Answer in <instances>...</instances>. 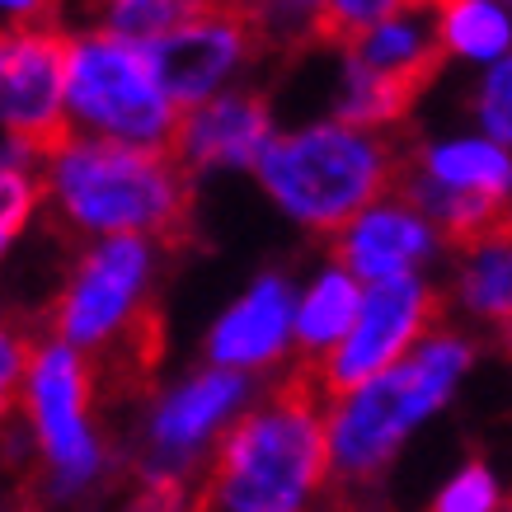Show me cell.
<instances>
[{
	"label": "cell",
	"instance_id": "1",
	"mask_svg": "<svg viewBox=\"0 0 512 512\" xmlns=\"http://www.w3.org/2000/svg\"><path fill=\"white\" fill-rule=\"evenodd\" d=\"M334 414L315 367L296 362L259 409L217 437L188 512H306L329 480Z\"/></svg>",
	"mask_w": 512,
	"mask_h": 512
},
{
	"label": "cell",
	"instance_id": "2",
	"mask_svg": "<svg viewBox=\"0 0 512 512\" xmlns=\"http://www.w3.org/2000/svg\"><path fill=\"white\" fill-rule=\"evenodd\" d=\"M419 165V137L404 123L348 127L334 118L296 137H273L259 160V179L292 217L339 235L357 217L376 212L372 202L400 207Z\"/></svg>",
	"mask_w": 512,
	"mask_h": 512
},
{
	"label": "cell",
	"instance_id": "20",
	"mask_svg": "<svg viewBox=\"0 0 512 512\" xmlns=\"http://www.w3.org/2000/svg\"><path fill=\"white\" fill-rule=\"evenodd\" d=\"M33 202H38V179L19 165H0V254L19 235V226L29 221Z\"/></svg>",
	"mask_w": 512,
	"mask_h": 512
},
{
	"label": "cell",
	"instance_id": "5",
	"mask_svg": "<svg viewBox=\"0 0 512 512\" xmlns=\"http://www.w3.org/2000/svg\"><path fill=\"white\" fill-rule=\"evenodd\" d=\"M15 24L5 33V76H0V118L15 137V165L24 160H57L80 141L71 109H66V80H71V47L76 38L62 33L57 10H24L15 5Z\"/></svg>",
	"mask_w": 512,
	"mask_h": 512
},
{
	"label": "cell",
	"instance_id": "19",
	"mask_svg": "<svg viewBox=\"0 0 512 512\" xmlns=\"http://www.w3.org/2000/svg\"><path fill=\"white\" fill-rule=\"evenodd\" d=\"M442 43L447 52L466 57H494L512 43V24L498 5H475V0H447L442 5Z\"/></svg>",
	"mask_w": 512,
	"mask_h": 512
},
{
	"label": "cell",
	"instance_id": "24",
	"mask_svg": "<svg viewBox=\"0 0 512 512\" xmlns=\"http://www.w3.org/2000/svg\"><path fill=\"white\" fill-rule=\"evenodd\" d=\"M0 76H5V33H0Z\"/></svg>",
	"mask_w": 512,
	"mask_h": 512
},
{
	"label": "cell",
	"instance_id": "15",
	"mask_svg": "<svg viewBox=\"0 0 512 512\" xmlns=\"http://www.w3.org/2000/svg\"><path fill=\"white\" fill-rule=\"evenodd\" d=\"M240 395H245V381L235 372H226V367L188 381L184 390H174L170 400L160 404L156 428H151L156 447L165 451V456H184L188 447H198L202 437L226 419V409H231Z\"/></svg>",
	"mask_w": 512,
	"mask_h": 512
},
{
	"label": "cell",
	"instance_id": "16",
	"mask_svg": "<svg viewBox=\"0 0 512 512\" xmlns=\"http://www.w3.org/2000/svg\"><path fill=\"white\" fill-rule=\"evenodd\" d=\"M357 311H362V292L348 273H329L311 287V296L296 311V353L301 362H325L339 353V343L353 334Z\"/></svg>",
	"mask_w": 512,
	"mask_h": 512
},
{
	"label": "cell",
	"instance_id": "3",
	"mask_svg": "<svg viewBox=\"0 0 512 512\" xmlns=\"http://www.w3.org/2000/svg\"><path fill=\"white\" fill-rule=\"evenodd\" d=\"M52 193L80 231L137 235L170 249L193 240V174L165 146L76 141L52 165Z\"/></svg>",
	"mask_w": 512,
	"mask_h": 512
},
{
	"label": "cell",
	"instance_id": "17",
	"mask_svg": "<svg viewBox=\"0 0 512 512\" xmlns=\"http://www.w3.org/2000/svg\"><path fill=\"white\" fill-rule=\"evenodd\" d=\"M423 174L456 193H489L512 198V156H503L489 141H451L423 156Z\"/></svg>",
	"mask_w": 512,
	"mask_h": 512
},
{
	"label": "cell",
	"instance_id": "21",
	"mask_svg": "<svg viewBox=\"0 0 512 512\" xmlns=\"http://www.w3.org/2000/svg\"><path fill=\"white\" fill-rule=\"evenodd\" d=\"M498 508V484L484 466H466L456 480L433 498L428 512H494Z\"/></svg>",
	"mask_w": 512,
	"mask_h": 512
},
{
	"label": "cell",
	"instance_id": "10",
	"mask_svg": "<svg viewBox=\"0 0 512 512\" xmlns=\"http://www.w3.org/2000/svg\"><path fill=\"white\" fill-rule=\"evenodd\" d=\"M141 282H146V240L113 235L94 245L52 306L57 339L66 348H104L137 315Z\"/></svg>",
	"mask_w": 512,
	"mask_h": 512
},
{
	"label": "cell",
	"instance_id": "13",
	"mask_svg": "<svg viewBox=\"0 0 512 512\" xmlns=\"http://www.w3.org/2000/svg\"><path fill=\"white\" fill-rule=\"evenodd\" d=\"M433 249V226L414 207H376L334 235V259L357 278L390 282L409 278V268Z\"/></svg>",
	"mask_w": 512,
	"mask_h": 512
},
{
	"label": "cell",
	"instance_id": "12",
	"mask_svg": "<svg viewBox=\"0 0 512 512\" xmlns=\"http://www.w3.org/2000/svg\"><path fill=\"white\" fill-rule=\"evenodd\" d=\"M268 104L264 94H217L198 109H188L174 132V156L198 174L202 165H254L273 146L268 132Z\"/></svg>",
	"mask_w": 512,
	"mask_h": 512
},
{
	"label": "cell",
	"instance_id": "9",
	"mask_svg": "<svg viewBox=\"0 0 512 512\" xmlns=\"http://www.w3.org/2000/svg\"><path fill=\"white\" fill-rule=\"evenodd\" d=\"M442 315H447V296L428 287V282L419 278L376 282L372 292L362 296L357 325L339 343V353H329L325 362H306V367H315L325 395L339 409L348 395L372 386L376 376H386L400 362V353H409L414 343L437 339Z\"/></svg>",
	"mask_w": 512,
	"mask_h": 512
},
{
	"label": "cell",
	"instance_id": "14",
	"mask_svg": "<svg viewBox=\"0 0 512 512\" xmlns=\"http://www.w3.org/2000/svg\"><path fill=\"white\" fill-rule=\"evenodd\" d=\"M292 325V292L282 278H264L254 292L235 306L207 339V353L221 367H254V362H273L287 343Z\"/></svg>",
	"mask_w": 512,
	"mask_h": 512
},
{
	"label": "cell",
	"instance_id": "23",
	"mask_svg": "<svg viewBox=\"0 0 512 512\" xmlns=\"http://www.w3.org/2000/svg\"><path fill=\"white\" fill-rule=\"evenodd\" d=\"M33 367V348L19 334H10V329H0V414H5V404H10V395H15L19 376Z\"/></svg>",
	"mask_w": 512,
	"mask_h": 512
},
{
	"label": "cell",
	"instance_id": "7",
	"mask_svg": "<svg viewBox=\"0 0 512 512\" xmlns=\"http://www.w3.org/2000/svg\"><path fill=\"white\" fill-rule=\"evenodd\" d=\"M71 123L99 127L104 141L127 146H165L174 151V132L184 113L174 109L156 80V66L141 43H123L113 33H90L71 47V80H66Z\"/></svg>",
	"mask_w": 512,
	"mask_h": 512
},
{
	"label": "cell",
	"instance_id": "18",
	"mask_svg": "<svg viewBox=\"0 0 512 512\" xmlns=\"http://www.w3.org/2000/svg\"><path fill=\"white\" fill-rule=\"evenodd\" d=\"M461 296H466V306L475 315L512 325V231L489 240L475 254H466Z\"/></svg>",
	"mask_w": 512,
	"mask_h": 512
},
{
	"label": "cell",
	"instance_id": "25",
	"mask_svg": "<svg viewBox=\"0 0 512 512\" xmlns=\"http://www.w3.org/2000/svg\"><path fill=\"white\" fill-rule=\"evenodd\" d=\"M508 343H512V325H508Z\"/></svg>",
	"mask_w": 512,
	"mask_h": 512
},
{
	"label": "cell",
	"instance_id": "4",
	"mask_svg": "<svg viewBox=\"0 0 512 512\" xmlns=\"http://www.w3.org/2000/svg\"><path fill=\"white\" fill-rule=\"evenodd\" d=\"M470 348L456 334H437L419 353L376 376L372 386L339 404L334 428H329V470L343 475L348 484H362L381 475L390 451L400 447V437L414 423L447 400L451 381L466 372Z\"/></svg>",
	"mask_w": 512,
	"mask_h": 512
},
{
	"label": "cell",
	"instance_id": "8",
	"mask_svg": "<svg viewBox=\"0 0 512 512\" xmlns=\"http://www.w3.org/2000/svg\"><path fill=\"white\" fill-rule=\"evenodd\" d=\"M273 47V10L264 5H188L165 38L146 43L165 99L179 113L207 104V94L240 62Z\"/></svg>",
	"mask_w": 512,
	"mask_h": 512
},
{
	"label": "cell",
	"instance_id": "22",
	"mask_svg": "<svg viewBox=\"0 0 512 512\" xmlns=\"http://www.w3.org/2000/svg\"><path fill=\"white\" fill-rule=\"evenodd\" d=\"M480 118H484V127H489V137L512 146V57L484 80Z\"/></svg>",
	"mask_w": 512,
	"mask_h": 512
},
{
	"label": "cell",
	"instance_id": "11",
	"mask_svg": "<svg viewBox=\"0 0 512 512\" xmlns=\"http://www.w3.org/2000/svg\"><path fill=\"white\" fill-rule=\"evenodd\" d=\"M85 409H90V376H85L80 353L66 343L38 348L29 367V414L47 461L57 466L62 489L80 484L99 466V447L85 428Z\"/></svg>",
	"mask_w": 512,
	"mask_h": 512
},
{
	"label": "cell",
	"instance_id": "6",
	"mask_svg": "<svg viewBox=\"0 0 512 512\" xmlns=\"http://www.w3.org/2000/svg\"><path fill=\"white\" fill-rule=\"evenodd\" d=\"M348 85L339 99V123L400 127L447 62L442 5H390L386 19L367 29L348 52Z\"/></svg>",
	"mask_w": 512,
	"mask_h": 512
}]
</instances>
